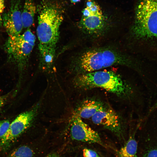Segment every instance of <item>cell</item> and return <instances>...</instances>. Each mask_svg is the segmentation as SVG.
Masks as SVG:
<instances>
[{
    "label": "cell",
    "mask_w": 157,
    "mask_h": 157,
    "mask_svg": "<svg viewBox=\"0 0 157 157\" xmlns=\"http://www.w3.org/2000/svg\"><path fill=\"white\" fill-rule=\"evenodd\" d=\"M70 135L71 138L76 141L104 146L98 133L84 122L75 113L71 122Z\"/></svg>",
    "instance_id": "cell-7"
},
{
    "label": "cell",
    "mask_w": 157,
    "mask_h": 157,
    "mask_svg": "<svg viewBox=\"0 0 157 157\" xmlns=\"http://www.w3.org/2000/svg\"><path fill=\"white\" fill-rule=\"evenodd\" d=\"M6 157H35L33 151L30 147L22 145L15 148Z\"/></svg>",
    "instance_id": "cell-14"
},
{
    "label": "cell",
    "mask_w": 157,
    "mask_h": 157,
    "mask_svg": "<svg viewBox=\"0 0 157 157\" xmlns=\"http://www.w3.org/2000/svg\"><path fill=\"white\" fill-rule=\"evenodd\" d=\"M83 155L84 157H100L95 151L86 148L83 150Z\"/></svg>",
    "instance_id": "cell-16"
},
{
    "label": "cell",
    "mask_w": 157,
    "mask_h": 157,
    "mask_svg": "<svg viewBox=\"0 0 157 157\" xmlns=\"http://www.w3.org/2000/svg\"><path fill=\"white\" fill-rule=\"evenodd\" d=\"M63 19L62 14L53 6H45L41 10L37 28L40 51H55L59 28Z\"/></svg>",
    "instance_id": "cell-2"
},
{
    "label": "cell",
    "mask_w": 157,
    "mask_h": 157,
    "mask_svg": "<svg viewBox=\"0 0 157 157\" xmlns=\"http://www.w3.org/2000/svg\"><path fill=\"white\" fill-rule=\"evenodd\" d=\"M42 101L41 99L31 108L19 114L10 123L6 133L0 140V154L8 151L30 127L38 114Z\"/></svg>",
    "instance_id": "cell-4"
},
{
    "label": "cell",
    "mask_w": 157,
    "mask_h": 157,
    "mask_svg": "<svg viewBox=\"0 0 157 157\" xmlns=\"http://www.w3.org/2000/svg\"><path fill=\"white\" fill-rule=\"evenodd\" d=\"M72 3H76L80 1L81 0H70Z\"/></svg>",
    "instance_id": "cell-22"
},
{
    "label": "cell",
    "mask_w": 157,
    "mask_h": 157,
    "mask_svg": "<svg viewBox=\"0 0 157 157\" xmlns=\"http://www.w3.org/2000/svg\"><path fill=\"white\" fill-rule=\"evenodd\" d=\"M2 19L1 17V15H0V24L2 23Z\"/></svg>",
    "instance_id": "cell-23"
},
{
    "label": "cell",
    "mask_w": 157,
    "mask_h": 157,
    "mask_svg": "<svg viewBox=\"0 0 157 157\" xmlns=\"http://www.w3.org/2000/svg\"><path fill=\"white\" fill-rule=\"evenodd\" d=\"M35 44L20 41L15 37H9L4 45L9 61L16 65L22 73Z\"/></svg>",
    "instance_id": "cell-6"
},
{
    "label": "cell",
    "mask_w": 157,
    "mask_h": 157,
    "mask_svg": "<svg viewBox=\"0 0 157 157\" xmlns=\"http://www.w3.org/2000/svg\"><path fill=\"white\" fill-rule=\"evenodd\" d=\"M135 15L134 35L146 40L157 38V0H140Z\"/></svg>",
    "instance_id": "cell-3"
},
{
    "label": "cell",
    "mask_w": 157,
    "mask_h": 157,
    "mask_svg": "<svg viewBox=\"0 0 157 157\" xmlns=\"http://www.w3.org/2000/svg\"><path fill=\"white\" fill-rule=\"evenodd\" d=\"M10 92L0 96V111L10 95Z\"/></svg>",
    "instance_id": "cell-18"
},
{
    "label": "cell",
    "mask_w": 157,
    "mask_h": 157,
    "mask_svg": "<svg viewBox=\"0 0 157 157\" xmlns=\"http://www.w3.org/2000/svg\"><path fill=\"white\" fill-rule=\"evenodd\" d=\"M10 124V122L7 119L0 121V140L6 133L9 128Z\"/></svg>",
    "instance_id": "cell-15"
},
{
    "label": "cell",
    "mask_w": 157,
    "mask_h": 157,
    "mask_svg": "<svg viewBox=\"0 0 157 157\" xmlns=\"http://www.w3.org/2000/svg\"><path fill=\"white\" fill-rule=\"evenodd\" d=\"M137 143L134 137L131 136L118 152V157H138Z\"/></svg>",
    "instance_id": "cell-13"
},
{
    "label": "cell",
    "mask_w": 157,
    "mask_h": 157,
    "mask_svg": "<svg viewBox=\"0 0 157 157\" xmlns=\"http://www.w3.org/2000/svg\"><path fill=\"white\" fill-rule=\"evenodd\" d=\"M157 107V101L154 105L153 106L152 108H151V111L153 110L154 109Z\"/></svg>",
    "instance_id": "cell-21"
},
{
    "label": "cell",
    "mask_w": 157,
    "mask_h": 157,
    "mask_svg": "<svg viewBox=\"0 0 157 157\" xmlns=\"http://www.w3.org/2000/svg\"><path fill=\"white\" fill-rule=\"evenodd\" d=\"M143 157H157V146L148 150Z\"/></svg>",
    "instance_id": "cell-17"
},
{
    "label": "cell",
    "mask_w": 157,
    "mask_h": 157,
    "mask_svg": "<svg viewBox=\"0 0 157 157\" xmlns=\"http://www.w3.org/2000/svg\"><path fill=\"white\" fill-rule=\"evenodd\" d=\"M80 22L82 28L88 33H96L103 28L105 19L101 10H95L86 7L82 11Z\"/></svg>",
    "instance_id": "cell-10"
},
{
    "label": "cell",
    "mask_w": 157,
    "mask_h": 157,
    "mask_svg": "<svg viewBox=\"0 0 157 157\" xmlns=\"http://www.w3.org/2000/svg\"><path fill=\"white\" fill-rule=\"evenodd\" d=\"M123 62V58L113 51L105 49H96L88 51L82 55L80 65L83 71L88 73Z\"/></svg>",
    "instance_id": "cell-5"
},
{
    "label": "cell",
    "mask_w": 157,
    "mask_h": 157,
    "mask_svg": "<svg viewBox=\"0 0 157 157\" xmlns=\"http://www.w3.org/2000/svg\"><path fill=\"white\" fill-rule=\"evenodd\" d=\"M92 122L102 126L117 135H120L122 133L121 119L119 115L111 108L105 106L91 118Z\"/></svg>",
    "instance_id": "cell-9"
},
{
    "label": "cell",
    "mask_w": 157,
    "mask_h": 157,
    "mask_svg": "<svg viewBox=\"0 0 157 157\" xmlns=\"http://www.w3.org/2000/svg\"><path fill=\"white\" fill-rule=\"evenodd\" d=\"M21 18L23 27L29 28L33 24L36 11V7L33 0H25Z\"/></svg>",
    "instance_id": "cell-12"
},
{
    "label": "cell",
    "mask_w": 157,
    "mask_h": 157,
    "mask_svg": "<svg viewBox=\"0 0 157 157\" xmlns=\"http://www.w3.org/2000/svg\"><path fill=\"white\" fill-rule=\"evenodd\" d=\"M4 8V2L0 1V13L3 12Z\"/></svg>",
    "instance_id": "cell-20"
},
{
    "label": "cell",
    "mask_w": 157,
    "mask_h": 157,
    "mask_svg": "<svg viewBox=\"0 0 157 157\" xmlns=\"http://www.w3.org/2000/svg\"><path fill=\"white\" fill-rule=\"evenodd\" d=\"M0 1L2 2H4V0H0Z\"/></svg>",
    "instance_id": "cell-24"
},
{
    "label": "cell",
    "mask_w": 157,
    "mask_h": 157,
    "mask_svg": "<svg viewBox=\"0 0 157 157\" xmlns=\"http://www.w3.org/2000/svg\"><path fill=\"white\" fill-rule=\"evenodd\" d=\"M73 84L79 89L101 88L119 97L128 96L131 90L120 76L110 71H97L81 74L74 78Z\"/></svg>",
    "instance_id": "cell-1"
},
{
    "label": "cell",
    "mask_w": 157,
    "mask_h": 157,
    "mask_svg": "<svg viewBox=\"0 0 157 157\" xmlns=\"http://www.w3.org/2000/svg\"><path fill=\"white\" fill-rule=\"evenodd\" d=\"M21 0H11L10 8L3 16V25L9 37L20 34L23 28L21 18Z\"/></svg>",
    "instance_id": "cell-8"
},
{
    "label": "cell",
    "mask_w": 157,
    "mask_h": 157,
    "mask_svg": "<svg viewBox=\"0 0 157 157\" xmlns=\"http://www.w3.org/2000/svg\"><path fill=\"white\" fill-rule=\"evenodd\" d=\"M45 157H60V156L57 153H52L48 154Z\"/></svg>",
    "instance_id": "cell-19"
},
{
    "label": "cell",
    "mask_w": 157,
    "mask_h": 157,
    "mask_svg": "<svg viewBox=\"0 0 157 157\" xmlns=\"http://www.w3.org/2000/svg\"><path fill=\"white\" fill-rule=\"evenodd\" d=\"M105 106L102 102L93 99H88L83 101L74 113L81 118H91L97 112Z\"/></svg>",
    "instance_id": "cell-11"
}]
</instances>
